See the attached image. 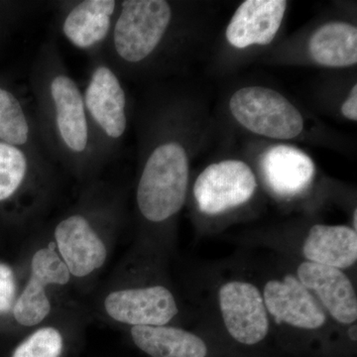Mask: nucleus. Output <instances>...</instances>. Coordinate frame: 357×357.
I'll list each match as a JSON object with an SVG mask.
<instances>
[{
	"mask_svg": "<svg viewBox=\"0 0 357 357\" xmlns=\"http://www.w3.org/2000/svg\"><path fill=\"white\" fill-rule=\"evenodd\" d=\"M175 18L173 4L166 0H123L109 38L96 56L119 77L139 72L165 47Z\"/></svg>",
	"mask_w": 357,
	"mask_h": 357,
	"instance_id": "obj_3",
	"label": "nucleus"
},
{
	"mask_svg": "<svg viewBox=\"0 0 357 357\" xmlns=\"http://www.w3.org/2000/svg\"><path fill=\"white\" fill-rule=\"evenodd\" d=\"M260 169L268 189L284 199L304 195L316 177V166L311 157L289 145L268 148L260 159Z\"/></svg>",
	"mask_w": 357,
	"mask_h": 357,
	"instance_id": "obj_14",
	"label": "nucleus"
},
{
	"mask_svg": "<svg viewBox=\"0 0 357 357\" xmlns=\"http://www.w3.org/2000/svg\"><path fill=\"white\" fill-rule=\"evenodd\" d=\"M293 273L316 297L332 321L347 326L356 324V290L345 271L303 260L294 267Z\"/></svg>",
	"mask_w": 357,
	"mask_h": 357,
	"instance_id": "obj_12",
	"label": "nucleus"
},
{
	"mask_svg": "<svg viewBox=\"0 0 357 357\" xmlns=\"http://www.w3.org/2000/svg\"><path fill=\"white\" fill-rule=\"evenodd\" d=\"M70 277L68 267L55 250L49 248L37 250L31 259V273L27 285L14 303L15 321L27 328L41 324L52 309L46 288L66 285Z\"/></svg>",
	"mask_w": 357,
	"mask_h": 357,
	"instance_id": "obj_11",
	"label": "nucleus"
},
{
	"mask_svg": "<svg viewBox=\"0 0 357 357\" xmlns=\"http://www.w3.org/2000/svg\"><path fill=\"white\" fill-rule=\"evenodd\" d=\"M105 310L114 321L131 326L169 325L178 314L175 296L163 285L114 291L105 298Z\"/></svg>",
	"mask_w": 357,
	"mask_h": 357,
	"instance_id": "obj_10",
	"label": "nucleus"
},
{
	"mask_svg": "<svg viewBox=\"0 0 357 357\" xmlns=\"http://www.w3.org/2000/svg\"><path fill=\"white\" fill-rule=\"evenodd\" d=\"M119 6L116 0L65 2L61 31L73 46L96 57L109 38Z\"/></svg>",
	"mask_w": 357,
	"mask_h": 357,
	"instance_id": "obj_13",
	"label": "nucleus"
},
{
	"mask_svg": "<svg viewBox=\"0 0 357 357\" xmlns=\"http://www.w3.org/2000/svg\"><path fill=\"white\" fill-rule=\"evenodd\" d=\"M218 309L222 325L237 344L255 347L269 335L271 321L261 289L243 278H232L218 288Z\"/></svg>",
	"mask_w": 357,
	"mask_h": 357,
	"instance_id": "obj_7",
	"label": "nucleus"
},
{
	"mask_svg": "<svg viewBox=\"0 0 357 357\" xmlns=\"http://www.w3.org/2000/svg\"><path fill=\"white\" fill-rule=\"evenodd\" d=\"M48 157L0 141V204L15 198L49 168Z\"/></svg>",
	"mask_w": 357,
	"mask_h": 357,
	"instance_id": "obj_19",
	"label": "nucleus"
},
{
	"mask_svg": "<svg viewBox=\"0 0 357 357\" xmlns=\"http://www.w3.org/2000/svg\"><path fill=\"white\" fill-rule=\"evenodd\" d=\"M349 333H347V335L351 338V342H356V324H352V325L349 326Z\"/></svg>",
	"mask_w": 357,
	"mask_h": 357,
	"instance_id": "obj_24",
	"label": "nucleus"
},
{
	"mask_svg": "<svg viewBox=\"0 0 357 357\" xmlns=\"http://www.w3.org/2000/svg\"><path fill=\"white\" fill-rule=\"evenodd\" d=\"M16 281L13 269L0 263V314L13 310L15 303Z\"/></svg>",
	"mask_w": 357,
	"mask_h": 357,
	"instance_id": "obj_22",
	"label": "nucleus"
},
{
	"mask_svg": "<svg viewBox=\"0 0 357 357\" xmlns=\"http://www.w3.org/2000/svg\"><path fill=\"white\" fill-rule=\"evenodd\" d=\"M232 116L249 132L277 140H290L304 131L300 110L275 89L244 86L230 98Z\"/></svg>",
	"mask_w": 357,
	"mask_h": 357,
	"instance_id": "obj_5",
	"label": "nucleus"
},
{
	"mask_svg": "<svg viewBox=\"0 0 357 357\" xmlns=\"http://www.w3.org/2000/svg\"><path fill=\"white\" fill-rule=\"evenodd\" d=\"M310 55L324 67H351L357 63V28L344 21L321 25L309 42Z\"/></svg>",
	"mask_w": 357,
	"mask_h": 357,
	"instance_id": "obj_18",
	"label": "nucleus"
},
{
	"mask_svg": "<svg viewBox=\"0 0 357 357\" xmlns=\"http://www.w3.org/2000/svg\"><path fill=\"white\" fill-rule=\"evenodd\" d=\"M304 261L345 270L357 262V231L344 225L317 223L300 245Z\"/></svg>",
	"mask_w": 357,
	"mask_h": 357,
	"instance_id": "obj_16",
	"label": "nucleus"
},
{
	"mask_svg": "<svg viewBox=\"0 0 357 357\" xmlns=\"http://www.w3.org/2000/svg\"><path fill=\"white\" fill-rule=\"evenodd\" d=\"M91 215L84 210L75 211L61 220L54 237L70 276L84 278L102 267L107 249L98 234Z\"/></svg>",
	"mask_w": 357,
	"mask_h": 357,
	"instance_id": "obj_9",
	"label": "nucleus"
},
{
	"mask_svg": "<svg viewBox=\"0 0 357 357\" xmlns=\"http://www.w3.org/2000/svg\"><path fill=\"white\" fill-rule=\"evenodd\" d=\"M144 121L136 206L145 222L161 225L182 211L190 182L187 145L178 132L177 112L167 105Z\"/></svg>",
	"mask_w": 357,
	"mask_h": 357,
	"instance_id": "obj_2",
	"label": "nucleus"
},
{
	"mask_svg": "<svg viewBox=\"0 0 357 357\" xmlns=\"http://www.w3.org/2000/svg\"><path fill=\"white\" fill-rule=\"evenodd\" d=\"M257 187V177L248 164L227 159L211 164L199 174L192 196L199 213L218 217L248 204Z\"/></svg>",
	"mask_w": 357,
	"mask_h": 357,
	"instance_id": "obj_6",
	"label": "nucleus"
},
{
	"mask_svg": "<svg viewBox=\"0 0 357 357\" xmlns=\"http://www.w3.org/2000/svg\"><path fill=\"white\" fill-rule=\"evenodd\" d=\"M84 107L102 165L116 153L128 128V98L121 77L100 56L93 57Z\"/></svg>",
	"mask_w": 357,
	"mask_h": 357,
	"instance_id": "obj_4",
	"label": "nucleus"
},
{
	"mask_svg": "<svg viewBox=\"0 0 357 357\" xmlns=\"http://www.w3.org/2000/svg\"><path fill=\"white\" fill-rule=\"evenodd\" d=\"M342 114L349 121H357V86H352L351 93L347 96L342 105Z\"/></svg>",
	"mask_w": 357,
	"mask_h": 357,
	"instance_id": "obj_23",
	"label": "nucleus"
},
{
	"mask_svg": "<svg viewBox=\"0 0 357 357\" xmlns=\"http://www.w3.org/2000/svg\"><path fill=\"white\" fill-rule=\"evenodd\" d=\"M0 141L35 153H45L34 116H29L13 91L0 86ZM48 157V156H47Z\"/></svg>",
	"mask_w": 357,
	"mask_h": 357,
	"instance_id": "obj_20",
	"label": "nucleus"
},
{
	"mask_svg": "<svg viewBox=\"0 0 357 357\" xmlns=\"http://www.w3.org/2000/svg\"><path fill=\"white\" fill-rule=\"evenodd\" d=\"M134 344L151 357H208L203 337L173 326H131Z\"/></svg>",
	"mask_w": 357,
	"mask_h": 357,
	"instance_id": "obj_17",
	"label": "nucleus"
},
{
	"mask_svg": "<svg viewBox=\"0 0 357 357\" xmlns=\"http://www.w3.org/2000/svg\"><path fill=\"white\" fill-rule=\"evenodd\" d=\"M260 289L271 324L307 333L328 325L324 307L293 272L269 277Z\"/></svg>",
	"mask_w": 357,
	"mask_h": 357,
	"instance_id": "obj_8",
	"label": "nucleus"
},
{
	"mask_svg": "<svg viewBox=\"0 0 357 357\" xmlns=\"http://www.w3.org/2000/svg\"><path fill=\"white\" fill-rule=\"evenodd\" d=\"M34 121L49 159L77 175L102 167L91 133L83 91L66 67L57 45L45 43L31 73Z\"/></svg>",
	"mask_w": 357,
	"mask_h": 357,
	"instance_id": "obj_1",
	"label": "nucleus"
},
{
	"mask_svg": "<svg viewBox=\"0 0 357 357\" xmlns=\"http://www.w3.org/2000/svg\"><path fill=\"white\" fill-rule=\"evenodd\" d=\"M63 349L64 338L60 331L45 326L21 342L11 357H60Z\"/></svg>",
	"mask_w": 357,
	"mask_h": 357,
	"instance_id": "obj_21",
	"label": "nucleus"
},
{
	"mask_svg": "<svg viewBox=\"0 0 357 357\" xmlns=\"http://www.w3.org/2000/svg\"><path fill=\"white\" fill-rule=\"evenodd\" d=\"M285 0H246L227 25V41L236 49L266 46L276 37L287 10Z\"/></svg>",
	"mask_w": 357,
	"mask_h": 357,
	"instance_id": "obj_15",
	"label": "nucleus"
}]
</instances>
